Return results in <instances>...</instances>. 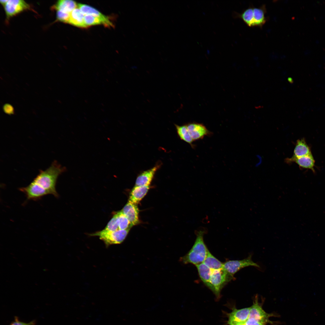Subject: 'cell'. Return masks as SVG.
<instances>
[{
	"mask_svg": "<svg viewBox=\"0 0 325 325\" xmlns=\"http://www.w3.org/2000/svg\"><path fill=\"white\" fill-rule=\"evenodd\" d=\"M288 80L289 82L291 83L292 82V80L290 78H289Z\"/></svg>",
	"mask_w": 325,
	"mask_h": 325,
	"instance_id": "d6a6232c",
	"label": "cell"
},
{
	"mask_svg": "<svg viewBox=\"0 0 325 325\" xmlns=\"http://www.w3.org/2000/svg\"><path fill=\"white\" fill-rule=\"evenodd\" d=\"M234 279V277L223 268L212 270L210 279V283L212 287L211 291L217 298H219L222 289L228 282Z\"/></svg>",
	"mask_w": 325,
	"mask_h": 325,
	"instance_id": "3957f363",
	"label": "cell"
},
{
	"mask_svg": "<svg viewBox=\"0 0 325 325\" xmlns=\"http://www.w3.org/2000/svg\"><path fill=\"white\" fill-rule=\"evenodd\" d=\"M288 163L295 162L301 168L308 169L314 172L315 161L313 157L311 154L298 158L291 157L286 159Z\"/></svg>",
	"mask_w": 325,
	"mask_h": 325,
	"instance_id": "5bb4252c",
	"label": "cell"
},
{
	"mask_svg": "<svg viewBox=\"0 0 325 325\" xmlns=\"http://www.w3.org/2000/svg\"><path fill=\"white\" fill-rule=\"evenodd\" d=\"M244 323L245 322L243 323H237V324H235L234 325H245Z\"/></svg>",
	"mask_w": 325,
	"mask_h": 325,
	"instance_id": "1f68e13d",
	"label": "cell"
},
{
	"mask_svg": "<svg viewBox=\"0 0 325 325\" xmlns=\"http://www.w3.org/2000/svg\"><path fill=\"white\" fill-rule=\"evenodd\" d=\"M84 16L77 7L70 13L68 23L79 27H86L84 21Z\"/></svg>",
	"mask_w": 325,
	"mask_h": 325,
	"instance_id": "ac0fdd59",
	"label": "cell"
},
{
	"mask_svg": "<svg viewBox=\"0 0 325 325\" xmlns=\"http://www.w3.org/2000/svg\"><path fill=\"white\" fill-rule=\"evenodd\" d=\"M26 196L27 200H36L48 194L47 192L33 181L28 186L19 188Z\"/></svg>",
	"mask_w": 325,
	"mask_h": 325,
	"instance_id": "ba28073f",
	"label": "cell"
},
{
	"mask_svg": "<svg viewBox=\"0 0 325 325\" xmlns=\"http://www.w3.org/2000/svg\"><path fill=\"white\" fill-rule=\"evenodd\" d=\"M84 21L87 27L92 25L103 24L102 21L101 20L91 15H85Z\"/></svg>",
	"mask_w": 325,
	"mask_h": 325,
	"instance_id": "d4e9b609",
	"label": "cell"
},
{
	"mask_svg": "<svg viewBox=\"0 0 325 325\" xmlns=\"http://www.w3.org/2000/svg\"><path fill=\"white\" fill-rule=\"evenodd\" d=\"M149 186H135L130 194L129 201L137 205L147 193Z\"/></svg>",
	"mask_w": 325,
	"mask_h": 325,
	"instance_id": "2e32d148",
	"label": "cell"
},
{
	"mask_svg": "<svg viewBox=\"0 0 325 325\" xmlns=\"http://www.w3.org/2000/svg\"><path fill=\"white\" fill-rule=\"evenodd\" d=\"M235 17L240 18L249 26H254L253 8H248L240 14H235Z\"/></svg>",
	"mask_w": 325,
	"mask_h": 325,
	"instance_id": "603a6c76",
	"label": "cell"
},
{
	"mask_svg": "<svg viewBox=\"0 0 325 325\" xmlns=\"http://www.w3.org/2000/svg\"><path fill=\"white\" fill-rule=\"evenodd\" d=\"M117 217L119 230L130 229L132 226L127 218L121 211L115 214Z\"/></svg>",
	"mask_w": 325,
	"mask_h": 325,
	"instance_id": "cb8c5ba5",
	"label": "cell"
},
{
	"mask_svg": "<svg viewBox=\"0 0 325 325\" xmlns=\"http://www.w3.org/2000/svg\"><path fill=\"white\" fill-rule=\"evenodd\" d=\"M250 254L246 258L241 260H229L223 263V268L231 276L234 275L241 269L252 266L260 268V267L252 259Z\"/></svg>",
	"mask_w": 325,
	"mask_h": 325,
	"instance_id": "5b68a950",
	"label": "cell"
},
{
	"mask_svg": "<svg viewBox=\"0 0 325 325\" xmlns=\"http://www.w3.org/2000/svg\"><path fill=\"white\" fill-rule=\"evenodd\" d=\"M161 166V163L156 164L152 168L144 171L137 177L135 186H149L154 175Z\"/></svg>",
	"mask_w": 325,
	"mask_h": 325,
	"instance_id": "7c38bea8",
	"label": "cell"
},
{
	"mask_svg": "<svg viewBox=\"0 0 325 325\" xmlns=\"http://www.w3.org/2000/svg\"><path fill=\"white\" fill-rule=\"evenodd\" d=\"M254 26H262L266 21L265 10L262 8H253Z\"/></svg>",
	"mask_w": 325,
	"mask_h": 325,
	"instance_id": "7402d4cb",
	"label": "cell"
},
{
	"mask_svg": "<svg viewBox=\"0 0 325 325\" xmlns=\"http://www.w3.org/2000/svg\"><path fill=\"white\" fill-rule=\"evenodd\" d=\"M205 229L195 231L196 238L192 247L180 261L183 263H191L196 265L204 262L209 250L203 240V236L206 233Z\"/></svg>",
	"mask_w": 325,
	"mask_h": 325,
	"instance_id": "7a4b0ae2",
	"label": "cell"
},
{
	"mask_svg": "<svg viewBox=\"0 0 325 325\" xmlns=\"http://www.w3.org/2000/svg\"><path fill=\"white\" fill-rule=\"evenodd\" d=\"M130 229L126 230H118L115 231H110L103 229L90 234L92 236H97L103 241L106 246L120 244L125 240Z\"/></svg>",
	"mask_w": 325,
	"mask_h": 325,
	"instance_id": "277c9868",
	"label": "cell"
},
{
	"mask_svg": "<svg viewBox=\"0 0 325 325\" xmlns=\"http://www.w3.org/2000/svg\"><path fill=\"white\" fill-rule=\"evenodd\" d=\"M3 108L5 113L11 115L14 113L13 108L9 104H5L3 107Z\"/></svg>",
	"mask_w": 325,
	"mask_h": 325,
	"instance_id": "83f0119b",
	"label": "cell"
},
{
	"mask_svg": "<svg viewBox=\"0 0 325 325\" xmlns=\"http://www.w3.org/2000/svg\"><path fill=\"white\" fill-rule=\"evenodd\" d=\"M65 169V167L54 161L48 169L41 171L33 181L45 190L48 194L58 197L59 195L56 188L57 179Z\"/></svg>",
	"mask_w": 325,
	"mask_h": 325,
	"instance_id": "6da1fadb",
	"label": "cell"
},
{
	"mask_svg": "<svg viewBox=\"0 0 325 325\" xmlns=\"http://www.w3.org/2000/svg\"><path fill=\"white\" fill-rule=\"evenodd\" d=\"M11 325H34V322L32 321L29 323H26L20 322L17 320L12 323Z\"/></svg>",
	"mask_w": 325,
	"mask_h": 325,
	"instance_id": "f546056e",
	"label": "cell"
},
{
	"mask_svg": "<svg viewBox=\"0 0 325 325\" xmlns=\"http://www.w3.org/2000/svg\"><path fill=\"white\" fill-rule=\"evenodd\" d=\"M191 138L194 141L202 139L205 136H210L212 133L203 124L190 122L186 124Z\"/></svg>",
	"mask_w": 325,
	"mask_h": 325,
	"instance_id": "9c48e42d",
	"label": "cell"
},
{
	"mask_svg": "<svg viewBox=\"0 0 325 325\" xmlns=\"http://www.w3.org/2000/svg\"><path fill=\"white\" fill-rule=\"evenodd\" d=\"M258 300V296L256 295L255 297L253 305L250 307L249 318H253L265 325L268 323L273 324V323L269 320V318L274 315L265 312Z\"/></svg>",
	"mask_w": 325,
	"mask_h": 325,
	"instance_id": "8992f818",
	"label": "cell"
},
{
	"mask_svg": "<svg viewBox=\"0 0 325 325\" xmlns=\"http://www.w3.org/2000/svg\"><path fill=\"white\" fill-rule=\"evenodd\" d=\"M250 309V307L240 309L233 308L232 311L228 314L227 324L234 325L245 322L249 318Z\"/></svg>",
	"mask_w": 325,
	"mask_h": 325,
	"instance_id": "30bf717a",
	"label": "cell"
},
{
	"mask_svg": "<svg viewBox=\"0 0 325 325\" xmlns=\"http://www.w3.org/2000/svg\"><path fill=\"white\" fill-rule=\"evenodd\" d=\"M244 323L245 325H265L253 318H249Z\"/></svg>",
	"mask_w": 325,
	"mask_h": 325,
	"instance_id": "f1b7e54d",
	"label": "cell"
},
{
	"mask_svg": "<svg viewBox=\"0 0 325 325\" xmlns=\"http://www.w3.org/2000/svg\"><path fill=\"white\" fill-rule=\"evenodd\" d=\"M311 153L310 147L303 138L297 141L292 157L298 158Z\"/></svg>",
	"mask_w": 325,
	"mask_h": 325,
	"instance_id": "d6986e66",
	"label": "cell"
},
{
	"mask_svg": "<svg viewBox=\"0 0 325 325\" xmlns=\"http://www.w3.org/2000/svg\"><path fill=\"white\" fill-rule=\"evenodd\" d=\"M175 126L178 136L180 139L188 143L193 148H194L195 147L193 143L194 141L189 134L186 125H175Z\"/></svg>",
	"mask_w": 325,
	"mask_h": 325,
	"instance_id": "ffe728a7",
	"label": "cell"
},
{
	"mask_svg": "<svg viewBox=\"0 0 325 325\" xmlns=\"http://www.w3.org/2000/svg\"><path fill=\"white\" fill-rule=\"evenodd\" d=\"M104 229L110 231H115L119 230L117 219L115 214Z\"/></svg>",
	"mask_w": 325,
	"mask_h": 325,
	"instance_id": "484cf974",
	"label": "cell"
},
{
	"mask_svg": "<svg viewBox=\"0 0 325 325\" xmlns=\"http://www.w3.org/2000/svg\"><path fill=\"white\" fill-rule=\"evenodd\" d=\"M203 263L212 270L222 268L223 263L215 257L208 250Z\"/></svg>",
	"mask_w": 325,
	"mask_h": 325,
	"instance_id": "44dd1931",
	"label": "cell"
},
{
	"mask_svg": "<svg viewBox=\"0 0 325 325\" xmlns=\"http://www.w3.org/2000/svg\"><path fill=\"white\" fill-rule=\"evenodd\" d=\"M195 266L201 280L212 290V287L210 283V279L212 270L203 263L195 265Z\"/></svg>",
	"mask_w": 325,
	"mask_h": 325,
	"instance_id": "e0dca14e",
	"label": "cell"
},
{
	"mask_svg": "<svg viewBox=\"0 0 325 325\" xmlns=\"http://www.w3.org/2000/svg\"><path fill=\"white\" fill-rule=\"evenodd\" d=\"M8 1V0H0V2L3 6Z\"/></svg>",
	"mask_w": 325,
	"mask_h": 325,
	"instance_id": "4dcf8cb0",
	"label": "cell"
},
{
	"mask_svg": "<svg viewBox=\"0 0 325 325\" xmlns=\"http://www.w3.org/2000/svg\"><path fill=\"white\" fill-rule=\"evenodd\" d=\"M4 7L7 19L19 14L22 12L29 9V5L23 0H8Z\"/></svg>",
	"mask_w": 325,
	"mask_h": 325,
	"instance_id": "52a82bcc",
	"label": "cell"
},
{
	"mask_svg": "<svg viewBox=\"0 0 325 325\" xmlns=\"http://www.w3.org/2000/svg\"><path fill=\"white\" fill-rule=\"evenodd\" d=\"M121 211L127 218L132 226L139 223V210L137 205L128 201Z\"/></svg>",
	"mask_w": 325,
	"mask_h": 325,
	"instance_id": "4fadbf2b",
	"label": "cell"
},
{
	"mask_svg": "<svg viewBox=\"0 0 325 325\" xmlns=\"http://www.w3.org/2000/svg\"><path fill=\"white\" fill-rule=\"evenodd\" d=\"M78 7V4L71 0H60L57 1L51 7L52 10L56 11L70 14L74 9Z\"/></svg>",
	"mask_w": 325,
	"mask_h": 325,
	"instance_id": "9a60e30c",
	"label": "cell"
},
{
	"mask_svg": "<svg viewBox=\"0 0 325 325\" xmlns=\"http://www.w3.org/2000/svg\"><path fill=\"white\" fill-rule=\"evenodd\" d=\"M70 14L57 11H56L57 20L60 22L68 23Z\"/></svg>",
	"mask_w": 325,
	"mask_h": 325,
	"instance_id": "4316f807",
	"label": "cell"
},
{
	"mask_svg": "<svg viewBox=\"0 0 325 325\" xmlns=\"http://www.w3.org/2000/svg\"><path fill=\"white\" fill-rule=\"evenodd\" d=\"M78 8L84 15H91L99 18L102 21L103 24L107 27H113V24L108 17L104 15L93 8L86 5L79 3Z\"/></svg>",
	"mask_w": 325,
	"mask_h": 325,
	"instance_id": "8fae6325",
	"label": "cell"
}]
</instances>
